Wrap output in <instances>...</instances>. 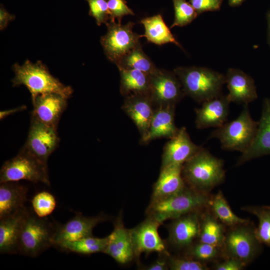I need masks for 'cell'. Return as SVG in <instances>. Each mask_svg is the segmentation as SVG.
Listing matches in <instances>:
<instances>
[{"mask_svg": "<svg viewBox=\"0 0 270 270\" xmlns=\"http://www.w3.org/2000/svg\"><path fill=\"white\" fill-rule=\"evenodd\" d=\"M202 212L189 213L172 220L168 226L170 244L176 249L185 250L198 239Z\"/></svg>", "mask_w": 270, "mask_h": 270, "instance_id": "13", "label": "cell"}, {"mask_svg": "<svg viewBox=\"0 0 270 270\" xmlns=\"http://www.w3.org/2000/svg\"><path fill=\"white\" fill-rule=\"evenodd\" d=\"M202 148L191 140L186 128L182 126L165 144L161 167L174 164L182 166Z\"/></svg>", "mask_w": 270, "mask_h": 270, "instance_id": "15", "label": "cell"}, {"mask_svg": "<svg viewBox=\"0 0 270 270\" xmlns=\"http://www.w3.org/2000/svg\"><path fill=\"white\" fill-rule=\"evenodd\" d=\"M33 212L40 218H46L54 210L56 202L54 196L47 191L36 193L31 200Z\"/></svg>", "mask_w": 270, "mask_h": 270, "instance_id": "34", "label": "cell"}, {"mask_svg": "<svg viewBox=\"0 0 270 270\" xmlns=\"http://www.w3.org/2000/svg\"><path fill=\"white\" fill-rule=\"evenodd\" d=\"M108 236L104 254L121 264H128L134 258L130 229L124 226L122 212L114 222V230Z\"/></svg>", "mask_w": 270, "mask_h": 270, "instance_id": "18", "label": "cell"}, {"mask_svg": "<svg viewBox=\"0 0 270 270\" xmlns=\"http://www.w3.org/2000/svg\"><path fill=\"white\" fill-rule=\"evenodd\" d=\"M28 210L25 208L0 219V252L18 253V244L22 224Z\"/></svg>", "mask_w": 270, "mask_h": 270, "instance_id": "24", "label": "cell"}, {"mask_svg": "<svg viewBox=\"0 0 270 270\" xmlns=\"http://www.w3.org/2000/svg\"><path fill=\"white\" fill-rule=\"evenodd\" d=\"M230 102L227 94L203 102L200 108L195 109L196 128H218L222 126L227 121Z\"/></svg>", "mask_w": 270, "mask_h": 270, "instance_id": "20", "label": "cell"}, {"mask_svg": "<svg viewBox=\"0 0 270 270\" xmlns=\"http://www.w3.org/2000/svg\"><path fill=\"white\" fill-rule=\"evenodd\" d=\"M120 76V92L126 96L150 94V75L140 70L132 69H118Z\"/></svg>", "mask_w": 270, "mask_h": 270, "instance_id": "28", "label": "cell"}, {"mask_svg": "<svg viewBox=\"0 0 270 270\" xmlns=\"http://www.w3.org/2000/svg\"><path fill=\"white\" fill-rule=\"evenodd\" d=\"M108 4L110 12V20L121 22L123 16L128 15H135L134 12L127 5L125 0H108Z\"/></svg>", "mask_w": 270, "mask_h": 270, "instance_id": "38", "label": "cell"}, {"mask_svg": "<svg viewBox=\"0 0 270 270\" xmlns=\"http://www.w3.org/2000/svg\"><path fill=\"white\" fill-rule=\"evenodd\" d=\"M89 5V14L96 20V24L100 26L106 24L110 20L108 0H86Z\"/></svg>", "mask_w": 270, "mask_h": 270, "instance_id": "37", "label": "cell"}, {"mask_svg": "<svg viewBox=\"0 0 270 270\" xmlns=\"http://www.w3.org/2000/svg\"><path fill=\"white\" fill-rule=\"evenodd\" d=\"M124 98L122 108L133 121L142 137L148 129L156 106L149 93Z\"/></svg>", "mask_w": 270, "mask_h": 270, "instance_id": "17", "label": "cell"}, {"mask_svg": "<svg viewBox=\"0 0 270 270\" xmlns=\"http://www.w3.org/2000/svg\"><path fill=\"white\" fill-rule=\"evenodd\" d=\"M162 224L152 216H148L143 222L130 229L134 258L138 259L142 253H168L166 243L158 232Z\"/></svg>", "mask_w": 270, "mask_h": 270, "instance_id": "12", "label": "cell"}, {"mask_svg": "<svg viewBox=\"0 0 270 270\" xmlns=\"http://www.w3.org/2000/svg\"><path fill=\"white\" fill-rule=\"evenodd\" d=\"M174 106H156L146 134L141 137L140 144H146L160 138L170 139L178 133L179 128L176 126Z\"/></svg>", "mask_w": 270, "mask_h": 270, "instance_id": "21", "label": "cell"}, {"mask_svg": "<svg viewBox=\"0 0 270 270\" xmlns=\"http://www.w3.org/2000/svg\"><path fill=\"white\" fill-rule=\"evenodd\" d=\"M182 175L188 186L208 194L224 180V160L202 147L182 165Z\"/></svg>", "mask_w": 270, "mask_h": 270, "instance_id": "1", "label": "cell"}, {"mask_svg": "<svg viewBox=\"0 0 270 270\" xmlns=\"http://www.w3.org/2000/svg\"><path fill=\"white\" fill-rule=\"evenodd\" d=\"M245 0H228V4L232 7L240 6Z\"/></svg>", "mask_w": 270, "mask_h": 270, "instance_id": "44", "label": "cell"}, {"mask_svg": "<svg viewBox=\"0 0 270 270\" xmlns=\"http://www.w3.org/2000/svg\"><path fill=\"white\" fill-rule=\"evenodd\" d=\"M56 224L28 210L22 224L18 253L36 257L52 246Z\"/></svg>", "mask_w": 270, "mask_h": 270, "instance_id": "5", "label": "cell"}, {"mask_svg": "<svg viewBox=\"0 0 270 270\" xmlns=\"http://www.w3.org/2000/svg\"><path fill=\"white\" fill-rule=\"evenodd\" d=\"M174 19L170 28L184 26L191 23L198 16L197 12L186 0H172Z\"/></svg>", "mask_w": 270, "mask_h": 270, "instance_id": "35", "label": "cell"}, {"mask_svg": "<svg viewBox=\"0 0 270 270\" xmlns=\"http://www.w3.org/2000/svg\"><path fill=\"white\" fill-rule=\"evenodd\" d=\"M140 23L144 26L145 32L143 36L148 42L158 45L173 43L182 48L160 14L144 18Z\"/></svg>", "mask_w": 270, "mask_h": 270, "instance_id": "27", "label": "cell"}, {"mask_svg": "<svg viewBox=\"0 0 270 270\" xmlns=\"http://www.w3.org/2000/svg\"><path fill=\"white\" fill-rule=\"evenodd\" d=\"M26 106H20L18 108H14L13 110H6V112H0V118H4V117H6V116H8L9 115L10 113H14V112H18V110H22L24 108H26Z\"/></svg>", "mask_w": 270, "mask_h": 270, "instance_id": "43", "label": "cell"}, {"mask_svg": "<svg viewBox=\"0 0 270 270\" xmlns=\"http://www.w3.org/2000/svg\"><path fill=\"white\" fill-rule=\"evenodd\" d=\"M266 18L268 24V43L270 46V10L267 12Z\"/></svg>", "mask_w": 270, "mask_h": 270, "instance_id": "45", "label": "cell"}, {"mask_svg": "<svg viewBox=\"0 0 270 270\" xmlns=\"http://www.w3.org/2000/svg\"><path fill=\"white\" fill-rule=\"evenodd\" d=\"M162 256H160L149 266L144 267L142 269L146 270H168V256L170 254L169 253H162Z\"/></svg>", "mask_w": 270, "mask_h": 270, "instance_id": "41", "label": "cell"}, {"mask_svg": "<svg viewBox=\"0 0 270 270\" xmlns=\"http://www.w3.org/2000/svg\"><path fill=\"white\" fill-rule=\"evenodd\" d=\"M208 208L214 216L226 226L232 227L249 222L248 220L240 218L232 212L220 190L210 196Z\"/></svg>", "mask_w": 270, "mask_h": 270, "instance_id": "30", "label": "cell"}, {"mask_svg": "<svg viewBox=\"0 0 270 270\" xmlns=\"http://www.w3.org/2000/svg\"><path fill=\"white\" fill-rule=\"evenodd\" d=\"M26 180L50 186L48 164L22 148L18 154L6 161L0 170V183Z\"/></svg>", "mask_w": 270, "mask_h": 270, "instance_id": "7", "label": "cell"}, {"mask_svg": "<svg viewBox=\"0 0 270 270\" xmlns=\"http://www.w3.org/2000/svg\"><path fill=\"white\" fill-rule=\"evenodd\" d=\"M210 196L186 185L180 192L164 198L150 202L147 216H152L162 224L183 215L202 212L208 208Z\"/></svg>", "mask_w": 270, "mask_h": 270, "instance_id": "2", "label": "cell"}, {"mask_svg": "<svg viewBox=\"0 0 270 270\" xmlns=\"http://www.w3.org/2000/svg\"><path fill=\"white\" fill-rule=\"evenodd\" d=\"M14 19V16L9 14L3 7L0 10V29L5 28L10 22Z\"/></svg>", "mask_w": 270, "mask_h": 270, "instance_id": "42", "label": "cell"}, {"mask_svg": "<svg viewBox=\"0 0 270 270\" xmlns=\"http://www.w3.org/2000/svg\"><path fill=\"white\" fill-rule=\"evenodd\" d=\"M226 83L229 91L227 96L231 102L248 104L258 98L254 79L240 70L229 68L226 75Z\"/></svg>", "mask_w": 270, "mask_h": 270, "instance_id": "22", "label": "cell"}, {"mask_svg": "<svg viewBox=\"0 0 270 270\" xmlns=\"http://www.w3.org/2000/svg\"><path fill=\"white\" fill-rule=\"evenodd\" d=\"M225 225L218 220L210 210H203L198 241L210 244L222 249L226 232Z\"/></svg>", "mask_w": 270, "mask_h": 270, "instance_id": "26", "label": "cell"}, {"mask_svg": "<svg viewBox=\"0 0 270 270\" xmlns=\"http://www.w3.org/2000/svg\"><path fill=\"white\" fill-rule=\"evenodd\" d=\"M106 219V216L103 214L86 216L80 212H76L66 224H56L54 246L64 242L74 241L92 236V230L96 226Z\"/></svg>", "mask_w": 270, "mask_h": 270, "instance_id": "14", "label": "cell"}, {"mask_svg": "<svg viewBox=\"0 0 270 270\" xmlns=\"http://www.w3.org/2000/svg\"><path fill=\"white\" fill-rule=\"evenodd\" d=\"M59 142L57 129L32 116L28 138L23 148L42 162L48 164L49 156Z\"/></svg>", "mask_w": 270, "mask_h": 270, "instance_id": "11", "label": "cell"}, {"mask_svg": "<svg viewBox=\"0 0 270 270\" xmlns=\"http://www.w3.org/2000/svg\"><path fill=\"white\" fill-rule=\"evenodd\" d=\"M150 75V94L156 107L176 106L185 96L182 84L174 72L158 68Z\"/></svg>", "mask_w": 270, "mask_h": 270, "instance_id": "10", "label": "cell"}, {"mask_svg": "<svg viewBox=\"0 0 270 270\" xmlns=\"http://www.w3.org/2000/svg\"><path fill=\"white\" fill-rule=\"evenodd\" d=\"M182 165L161 167L156 182L154 184L150 202H154L176 194L186 186L182 175Z\"/></svg>", "mask_w": 270, "mask_h": 270, "instance_id": "23", "label": "cell"}, {"mask_svg": "<svg viewBox=\"0 0 270 270\" xmlns=\"http://www.w3.org/2000/svg\"><path fill=\"white\" fill-rule=\"evenodd\" d=\"M224 261L214 264L216 270H242L246 265L242 262L232 258H224Z\"/></svg>", "mask_w": 270, "mask_h": 270, "instance_id": "40", "label": "cell"}, {"mask_svg": "<svg viewBox=\"0 0 270 270\" xmlns=\"http://www.w3.org/2000/svg\"><path fill=\"white\" fill-rule=\"evenodd\" d=\"M184 256L206 264L223 256V252L219 247L198 241L185 250Z\"/></svg>", "mask_w": 270, "mask_h": 270, "instance_id": "33", "label": "cell"}, {"mask_svg": "<svg viewBox=\"0 0 270 270\" xmlns=\"http://www.w3.org/2000/svg\"><path fill=\"white\" fill-rule=\"evenodd\" d=\"M230 228L226 230L222 248L223 257L236 258L247 266L262 250V244L256 236V228L250 221Z\"/></svg>", "mask_w": 270, "mask_h": 270, "instance_id": "8", "label": "cell"}, {"mask_svg": "<svg viewBox=\"0 0 270 270\" xmlns=\"http://www.w3.org/2000/svg\"><path fill=\"white\" fill-rule=\"evenodd\" d=\"M174 72L180 80L185 96L198 103L221 94L226 76L206 68L178 67Z\"/></svg>", "mask_w": 270, "mask_h": 270, "instance_id": "3", "label": "cell"}, {"mask_svg": "<svg viewBox=\"0 0 270 270\" xmlns=\"http://www.w3.org/2000/svg\"><path fill=\"white\" fill-rule=\"evenodd\" d=\"M258 122L252 118L248 104H244L240 115L235 120L226 122L213 130L210 138L218 139L223 150L245 152L252 142Z\"/></svg>", "mask_w": 270, "mask_h": 270, "instance_id": "6", "label": "cell"}, {"mask_svg": "<svg viewBox=\"0 0 270 270\" xmlns=\"http://www.w3.org/2000/svg\"><path fill=\"white\" fill-rule=\"evenodd\" d=\"M12 70L14 72L12 86H26L31 94L32 102L42 94L54 92L68 98L73 92L70 86L64 85L52 76L40 61L34 64L27 60L22 65L16 63Z\"/></svg>", "mask_w": 270, "mask_h": 270, "instance_id": "4", "label": "cell"}, {"mask_svg": "<svg viewBox=\"0 0 270 270\" xmlns=\"http://www.w3.org/2000/svg\"><path fill=\"white\" fill-rule=\"evenodd\" d=\"M67 98L57 93L40 94L32 102V116L58 130L60 117L67 106Z\"/></svg>", "mask_w": 270, "mask_h": 270, "instance_id": "16", "label": "cell"}, {"mask_svg": "<svg viewBox=\"0 0 270 270\" xmlns=\"http://www.w3.org/2000/svg\"><path fill=\"white\" fill-rule=\"evenodd\" d=\"M270 154V99L264 100L262 115L256 135L248 148L238 159L236 166L263 156Z\"/></svg>", "mask_w": 270, "mask_h": 270, "instance_id": "19", "label": "cell"}, {"mask_svg": "<svg viewBox=\"0 0 270 270\" xmlns=\"http://www.w3.org/2000/svg\"><path fill=\"white\" fill-rule=\"evenodd\" d=\"M106 24L107 32L101 37L100 44L108 59L116 64L140 43V39L144 36L133 32L134 23L132 22L122 24L121 22L109 21Z\"/></svg>", "mask_w": 270, "mask_h": 270, "instance_id": "9", "label": "cell"}, {"mask_svg": "<svg viewBox=\"0 0 270 270\" xmlns=\"http://www.w3.org/2000/svg\"><path fill=\"white\" fill-rule=\"evenodd\" d=\"M223 0H188L198 14L220 10Z\"/></svg>", "mask_w": 270, "mask_h": 270, "instance_id": "39", "label": "cell"}, {"mask_svg": "<svg viewBox=\"0 0 270 270\" xmlns=\"http://www.w3.org/2000/svg\"><path fill=\"white\" fill-rule=\"evenodd\" d=\"M0 219L26 208L28 188L16 182L0 183Z\"/></svg>", "mask_w": 270, "mask_h": 270, "instance_id": "25", "label": "cell"}, {"mask_svg": "<svg viewBox=\"0 0 270 270\" xmlns=\"http://www.w3.org/2000/svg\"><path fill=\"white\" fill-rule=\"evenodd\" d=\"M241 210L257 217L258 224L255 230L256 236L262 244L270 246V206H248Z\"/></svg>", "mask_w": 270, "mask_h": 270, "instance_id": "32", "label": "cell"}, {"mask_svg": "<svg viewBox=\"0 0 270 270\" xmlns=\"http://www.w3.org/2000/svg\"><path fill=\"white\" fill-rule=\"evenodd\" d=\"M169 269L171 270H208L206 264L194 260L186 256H168Z\"/></svg>", "mask_w": 270, "mask_h": 270, "instance_id": "36", "label": "cell"}, {"mask_svg": "<svg viewBox=\"0 0 270 270\" xmlns=\"http://www.w3.org/2000/svg\"><path fill=\"white\" fill-rule=\"evenodd\" d=\"M108 242V236L98 238L92 236L74 241L64 242L55 246L64 252L89 255L98 252L104 253Z\"/></svg>", "mask_w": 270, "mask_h": 270, "instance_id": "29", "label": "cell"}, {"mask_svg": "<svg viewBox=\"0 0 270 270\" xmlns=\"http://www.w3.org/2000/svg\"><path fill=\"white\" fill-rule=\"evenodd\" d=\"M116 64L118 69L136 70L149 74L158 68L144 52L140 43L122 57Z\"/></svg>", "mask_w": 270, "mask_h": 270, "instance_id": "31", "label": "cell"}]
</instances>
